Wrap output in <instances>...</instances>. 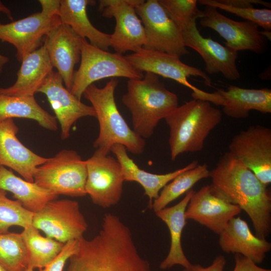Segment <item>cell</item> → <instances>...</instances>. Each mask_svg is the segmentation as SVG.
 <instances>
[{
	"label": "cell",
	"instance_id": "obj_29",
	"mask_svg": "<svg viewBox=\"0 0 271 271\" xmlns=\"http://www.w3.org/2000/svg\"><path fill=\"white\" fill-rule=\"evenodd\" d=\"M27 247L29 266L41 269L51 262L61 251L65 243L44 237L38 229L31 225L21 233Z\"/></svg>",
	"mask_w": 271,
	"mask_h": 271
},
{
	"label": "cell",
	"instance_id": "obj_18",
	"mask_svg": "<svg viewBox=\"0 0 271 271\" xmlns=\"http://www.w3.org/2000/svg\"><path fill=\"white\" fill-rule=\"evenodd\" d=\"M186 47L197 51L205 64V70L210 74L221 73L229 80L239 78L240 73L236 61L238 52L224 46L210 38L203 37L196 26L191 23L181 30Z\"/></svg>",
	"mask_w": 271,
	"mask_h": 271
},
{
	"label": "cell",
	"instance_id": "obj_35",
	"mask_svg": "<svg viewBox=\"0 0 271 271\" xmlns=\"http://www.w3.org/2000/svg\"><path fill=\"white\" fill-rule=\"evenodd\" d=\"M79 247V240H71L64 244L61 251L48 265L39 271H63L65 263Z\"/></svg>",
	"mask_w": 271,
	"mask_h": 271
},
{
	"label": "cell",
	"instance_id": "obj_33",
	"mask_svg": "<svg viewBox=\"0 0 271 271\" xmlns=\"http://www.w3.org/2000/svg\"><path fill=\"white\" fill-rule=\"evenodd\" d=\"M7 192L0 189V233L9 232L13 226L25 228L32 225L34 212L26 209L18 200L7 196Z\"/></svg>",
	"mask_w": 271,
	"mask_h": 271
},
{
	"label": "cell",
	"instance_id": "obj_10",
	"mask_svg": "<svg viewBox=\"0 0 271 271\" xmlns=\"http://www.w3.org/2000/svg\"><path fill=\"white\" fill-rule=\"evenodd\" d=\"M135 9L145 29L143 48L179 57L189 53L181 30L158 0H142Z\"/></svg>",
	"mask_w": 271,
	"mask_h": 271
},
{
	"label": "cell",
	"instance_id": "obj_19",
	"mask_svg": "<svg viewBox=\"0 0 271 271\" xmlns=\"http://www.w3.org/2000/svg\"><path fill=\"white\" fill-rule=\"evenodd\" d=\"M18 131L13 119L0 121V166L9 167L25 180L34 182L36 169L47 158L25 146L17 137Z\"/></svg>",
	"mask_w": 271,
	"mask_h": 271
},
{
	"label": "cell",
	"instance_id": "obj_26",
	"mask_svg": "<svg viewBox=\"0 0 271 271\" xmlns=\"http://www.w3.org/2000/svg\"><path fill=\"white\" fill-rule=\"evenodd\" d=\"M95 3L90 0H60L59 17L61 23L69 26L79 37L87 38L92 46L107 51L110 47V35L97 29L87 16V6Z\"/></svg>",
	"mask_w": 271,
	"mask_h": 271
},
{
	"label": "cell",
	"instance_id": "obj_42",
	"mask_svg": "<svg viewBox=\"0 0 271 271\" xmlns=\"http://www.w3.org/2000/svg\"><path fill=\"white\" fill-rule=\"evenodd\" d=\"M183 271H190V269H185V268H184V269L183 270Z\"/></svg>",
	"mask_w": 271,
	"mask_h": 271
},
{
	"label": "cell",
	"instance_id": "obj_40",
	"mask_svg": "<svg viewBox=\"0 0 271 271\" xmlns=\"http://www.w3.org/2000/svg\"><path fill=\"white\" fill-rule=\"evenodd\" d=\"M25 271H34V268L31 266L28 265V267Z\"/></svg>",
	"mask_w": 271,
	"mask_h": 271
},
{
	"label": "cell",
	"instance_id": "obj_15",
	"mask_svg": "<svg viewBox=\"0 0 271 271\" xmlns=\"http://www.w3.org/2000/svg\"><path fill=\"white\" fill-rule=\"evenodd\" d=\"M203 12L200 25L218 33L225 40L226 47L237 52L248 50L259 53L264 50L266 39L256 24L233 20L210 6H205Z\"/></svg>",
	"mask_w": 271,
	"mask_h": 271
},
{
	"label": "cell",
	"instance_id": "obj_38",
	"mask_svg": "<svg viewBox=\"0 0 271 271\" xmlns=\"http://www.w3.org/2000/svg\"><path fill=\"white\" fill-rule=\"evenodd\" d=\"M0 13H3L8 18L13 21L11 11L0 1ZM9 58L0 54V74L3 72L5 65L9 62Z\"/></svg>",
	"mask_w": 271,
	"mask_h": 271
},
{
	"label": "cell",
	"instance_id": "obj_13",
	"mask_svg": "<svg viewBox=\"0 0 271 271\" xmlns=\"http://www.w3.org/2000/svg\"><path fill=\"white\" fill-rule=\"evenodd\" d=\"M142 0H100L99 11L105 18H114V31L110 37V47L117 53L136 52L143 48L146 42L142 22L136 7Z\"/></svg>",
	"mask_w": 271,
	"mask_h": 271
},
{
	"label": "cell",
	"instance_id": "obj_34",
	"mask_svg": "<svg viewBox=\"0 0 271 271\" xmlns=\"http://www.w3.org/2000/svg\"><path fill=\"white\" fill-rule=\"evenodd\" d=\"M170 18L181 30L204 16L197 7L196 0H159Z\"/></svg>",
	"mask_w": 271,
	"mask_h": 271
},
{
	"label": "cell",
	"instance_id": "obj_9",
	"mask_svg": "<svg viewBox=\"0 0 271 271\" xmlns=\"http://www.w3.org/2000/svg\"><path fill=\"white\" fill-rule=\"evenodd\" d=\"M125 56L137 70L174 80L192 90L194 99L209 101L217 105L218 98L214 92L201 90L188 80L190 76L200 77L204 80L206 85L211 86L210 78L201 69L182 62L180 57L143 48Z\"/></svg>",
	"mask_w": 271,
	"mask_h": 271
},
{
	"label": "cell",
	"instance_id": "obj_31",
	"mask_svg": "<svg viewBox=\"0 0 271 271\" xmlns=\"http://www.w3.org/2000/svg\"><path fill=\"white\" fill-rule=\"evenodd\" d=\"M210 171L206 164L198 165L175 177L161 190L158 197L153 202L151 209L155 212L191 190L200 180L209 177Z\"/></svg>",
	"mask_w": 271,
	"mask_h": 271
},
{
	"label": "cell",
	"instance_id": "obj_21",
	"mask_svg": "<svg viewBox=\"0 0 271 271\" xmlns=\"http://www.w3.org/2000/svg\"><path fill=\"white\" fill-rule=\"evenodd\" d=\"M219 235V244L224 252L241 254L257 264L263 261L271 249V243L253 234L240 217L232 218Z\"/></svg>",
	"mask_w": 271,
	"mask_h": 271
},
{
	"label": "cell",
	"instance_id": "obj_28",
	"mask_svg": "<svg viewBox=\"0 0 271 271\" xmlns=\"http://www.w3.org/2000/svg\"><path fill=\"white\" fill-rule=\"evenodd\" d=\"M14 118L35 120L41 127L50 130L57 129L55 116L44 109L34 96H13L0 93V121Z\"/></svg>",
	"mask_w": 271,
	"mask_h": 271
},
{
	"label": "cell",
	"instance_id": "obj_32",
	"mask_svg": "<svg viewBox=\"0 0 271 271\" xmlns=\"http://www.w3.org/2000/svg\"><path fill=\"white\" fill-rule=\"evenodd\" d=\"M29 252L21 233H0V264L7 271H25Z\"/></svg>",
	"mask_w": 271,
	"mask_h": 271
},
{
	"label": "cell",
	"instance_id": "obj_7",
	"mask_svg": "<svg viewBox=\"0 0 271 271\" xmlns=\"http://www.w3.org/2000/svg\"><path fill=\"white\" fill-rule=\"evenodd\" d=\"M80 49V66L74 71L70 90L80 100L85 89L96 81L115 77L141 79L144 76L143 73L134 68L122 54L94 47L81 38Z\"/></svg>",
	"mask_w": 271,
	"mask_h": 271
},
{
	"label": "cell",
	"instance_id": "obj_37",
	"mask_svg": "<svg viewBox=\"0 0 271 271\" xmlns=\"http://www.w3.org/2000/svg\"><path fill=\"white\" fill-rule=\"evenodd\" d=\"M226 263L225 257L220 255L215 257L212 263L207 267H203L199 264H192L190 271H223Z\"/></svg>",
	"mask_w": 271,
	"mask_h": 271
},
{
	"label": "cell",
	"instance_id": "obj_41",
	"mask_svg": "<svg viewBox=\"0 0 271 271\" xmlns=\"http://www.w3.org/2000/svg\"><path fill=\"white\" fill-rule=\"evenodd\" d=\"M0 271H7V270L0 264Z\"/></svg>",
	"mask_w": 271,
	"mask_h": 271
},
{
	"label": "cell",
	"instance_id": "obj_1",
	"mask_svg": "<svg viewBox=\"0 0 271 271\" xmlns=\"http://www.w3.org/2000/svg\"><path fill=\"white\" fill-rule=\"evenodd\" d=\"M79 241V249L69 259L66 271H152L129 228L113 214L104 215L96 236Z\"/></svg>",
	"mask_w": 271,
	"mask_h": 271
},
{
	"label": "cell",
	"instance_id": "obj_24",
	"mask_svg": "<svg viewBox=\"0 0 271 271\" xmlns=\"http://www.w3.org/2000/svg\"><path fill=\"white\" fill-rule=\"evenodd\" d=\"M111 152L120 164L124 181L136 182L142 186L145 191L144 194L149 198V205L151 209L154 200L158 197L161 190L178 175L198 165V161L194 160L186 166L173 172L164 174H153L140 168L128 156L123 146L114 145Z\"/></svg>",
	"mask_w": 271,
	"mask_h": 271
},
{
	"label": "cell",
	"instance_id": "obj_25",
	"mask_svg": "<svg viewBox=\"0 0 271 271\" xmlns=\"http://www.w3.org/2000/svg\"><path fill=\"white\" fill-rule=\"evenodd\" d=\"M194 190L188 191L183 199L177 204L165 207L155 212L156 215L167 225L170 231L171 245L167 257L161 262L160 268L167 269L175 265H180L190 269L192 264L186 257L182 249L181 236L187 221L185 212Z\"/></svg>",
	"mask_w": 271,
	"mask_h": 271
},
{
	"label": "cell",
	"instance_id": "obj_20",
	"mask_svg": "<svg viewBox=\"0 0 271 271\" xmlns=\"http://www.w3.org/2000/svg\"><path fill=\"white\" fill-rule=\"evenodd\" d=\"M80 39L68 25L61 23L47 37L45 46L50 61L71 89L74 67L81 59Z\"/></svg>",
	"mask_w": 271,
	"mask_h": 271
},
{
	"label": "cell",
	"instance_id": "obj_17",
	"mask_svg": "<svg viewBox=\"0 0 271 271\" xmlns=\"http://www.w3.org/2000/svg\"><path fill=\"white\" fill-rule=\"evenodd\" d=\"M232 204L215 194L210 185L194 191L186 209V220H193L219 234L228 222L241 212Z\"/></svg>",
	"mask_w": 271,
	"mask_h": 271
},
{
	"label": "cell",
	"instance_id": "obj_4",
	"mask_svg": "<svg viewBox=\"0 0 271 271\" xmlns=\"http://www.w3.org/2000/svg\"><path fill=\"white\" fill-rule=\"evenodd\" d=\"M118 80L111 78L102 88L94 83L84 91V97L93 108L99 123V133L93 143L96 149L109 155L112 147L120 144L131 153L140 155L145 150L146 142L127 124L118 110L114 98Z\"/></svg>",
	"mask_w": 271,
	"mask_h": 271
},
{
	"label": "cell",
	"instance_id": "obj_6",
	"mask_svg": "<svg viewBox=\"0 0 271 271\" xmlns=\"http://www.w3.org/2000/svg\"><path fill=\"white\" fill-rule=\"evenodd\" d=\"M41 11L10 23H0V40L14 46L17 60L44 44L48 35L61 24L60 0H40Z\"/></svg>",
	"mask_w": 271,
	"mask_h": 271
},
{
	"label": "cell",
	"instance_id": "obj_11",
	"mask_svg": "<svg viewBox=\"0 0 271 271\" xmlns=\"http://www.w3.org/2000/svg\"><path fill=\"white\" fill-rule=\"evenodd\" d=\"M32 225L46 236L63 243L79 240L88 227L79 203L68 199L48 202L35 213Z\"/></svg>",
	"mask_w": 271,
	"mask_h": 271
},
{
	"label": "cell",
	"instance_id": "obj_23",
	"mask_svg": "<svg viewBox=\"0 0 271 271\" xmlns=\"http://www.w3.org/2000/svg\"><path fill=\"white\" fill-rule=\"evenodd\" d=\"M214 93L220 99L223 111L229 117L244 118L253 110L262 113L271 112V90L268 88L246 89L229 85L226 89H218Z\"/></svg>",
	"mask_w": 271,
	"mask_h": 271
},
{
	"label": "cell",
	"instance_id": "obj_27",
	"mask_svg": "<svg viewBox=\"0 0 271 271\" xmlns=\"http://www.w3.org/2000/svg\"><path fill=\"white\" fill-rule=\"evenodd\" d=\"M0 189L13 193L14 198L20 201L26 209L34 213L58 196L34 182L17 176L12 170L2 166H0Z\"/></svg>",
	"mask_w": 271,
	"mask_h": 271
},
{
	"label": "cell",
	"instance_id": "obj_14",
	"mask_svg": "<svg viewBox=\"0 0 271 271\" xmlns=\"http://www.w3.org/2000/svg\"><path fill=\"white\" fill-rule=\"evenodd\" d=\"M228 152L250 169L265 186L271 182V129L251 125L235 135Z\"/></svg>",
	"mask_w": 271,
	"mask_h": 271
},
{
	"label": "cell",
	"instance_id": "obj_22",
	"mask_svg": "<svg viewBox=\"0 0 271 271\" xmlns=\"http://www.w3.org/2000/svg\"><path fill=\"white\" fill-rule=\"evenodd\" d=\"M21 62L15 83L7 88H0V93L13 96H34L53 71L44 44L25 56Z\"/></svg>",
	"mask_w": 271,
	"mask_h": 271
},
{
	"label": "cell",
	"instance_id": "obj_16",
	"mask_svg": "<svg viewBox=\"0 0 271 271\" xmlns=\"http://www.w3.org/2000/svg\"><path fill=\"white\" fill-rule=\"evenodd\" d=\"M63 83L60 74L53 71L37 92L47 97L60 125L61 139L64 140L70 137L71 127L78 119L85 116L96 117V114L92 106L82 102Z\"/></svg>",
	"mask_w": 271,
	"mask_h": 271
},
{
	"label": "cell",
	"instance_id": "obj_5",
	"mask_svg": "<svg viewBox=\"0 0 271 271\" xmlns=\"http://www.w3.org/2000/svg\"><path fill=\"white\" fill-rule=\"evenodd\" d=\"M222 117L221 111L210 102L194 98L174 109L165 118L170 129L171 160H176L184 153L201 151Z\"/></svg>",
	"mask_w": 271,
	"mask_h": 271
},
{
	"label": "cell",
	"instance_id": "obj_8",
	"mask_svg": "<svg viewBox=\"0 0 271 271\" xmlns=\"http://www.w3.org/2000/svg\"><path fill=\"white\" fill-rule=\"evenodd\" d=\"M87 168L85 160L74 150H62L47 158L37 167L34 182L55 195L72 197L87 195L85 184Z\"/></svg>",
	"mask_w": 271,
	"mask_h": 271
},
{
	"label": "cell",
	"instance_id": "obj_3",
	"mask_svg": "<svg viewBox=\"0 0 271 271\" xmlns=\"http://www.w3.org/2000/svg\"><path fill=\"white\" fill-rule=\"evenodd\" d=\"M122 101L131 113L133 131L144 139L150 138L159 122L178 106L177 95L150 72L142 79L128 80Z\"/></svg>",
	"mask_w": 271,
	"mask_h": 271
},
{
	"label": "cell",
	"instance_id": "obj_2",
	"mask_svg": "<svg viewBox=\"0 0 271 271\" xmlns=\"http://www.w3.org/2000/svg\"><path fill=\"white\" fill-rule=\"evenodd\" d=\"M209 177L213 192L244 210L252 223L255 235L265 239L271 232V196L267 186L229 152L221 157L210 171Z\"/></svg>",
	"mask_w": 271,
	"mask_h": 271
},
{
	"label": "cell",
	"instance_id": "obj_36",
	"mask_svg": "<svg viewBox=\"0 0 271 271\" xmlns=\"http://www.w3.org/2000/svg\"><path fill=\"white\" fill-rule=\"evenodd\" d=\"M235 266L233 271H271L261 267L248 258L238 253L234 255Z\"/></svg>",
	"mask_w": 271,
	"mask_h": 271
},
{
	"label": "cell",
	"instance_id": "obj_30",
	"mask_svg": "<svg viewBox=\"0 0 271 271\" xmlns=\"http://www.w3.org/2000/svg\"><path fill=\"white\" fill-rule=\"evenodd\" d=\"M197 3L219 9L241 17L261 27L264 30H271V10L255 9L253 4L270 8V3L260 0H199Z\"/></svg>",
	"mask_w": 271,
	"mask_h": 271
},
{
	"label": "cell",
	"instance_id": "obj_39",
	"mask_svg": "<svg viewBox=\"0 0 271 271\" xmlns=\"http://www.w3.org/2000/svg\"><path fill=\"white\" fill-rule=\"evenodd\" d=\"M260 34L262 35L265 39H267L270 40L271 38V33L270 31L264 30L260 31Z\"/></svg>",
	"mask_w": 271,
	"mask_h": 271
},
{
	"label": "cell",
	"instance_id": "obj_12",
	"mask_svg": "<svg viewBox=\"0 0 271 271\" xmlns=\"http://www.w3.org/2000/svg\"><path fill=\"white\" fill-rule=\"evenodd\" d=\"M85 162V191L92 202L103 208L116 205L120 200L124 182L117 159L96 150Z\"/></svg>",
	"mask_w": 271,
	"mask_h": 271
}]
</instances>
